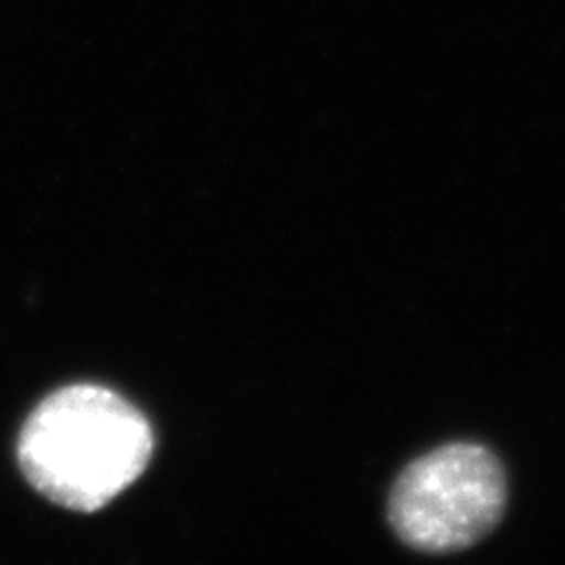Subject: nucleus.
<instances>
[{
    "instance_id": "f257e3e1",
    "label": "nucleus",
    "mask_w": 565,
    "mask_h": 565,
    "mask_svg": "<svg viewBox=\"0 0 565 565\" xmlns=\"http://www.w3.org/2000/svg\"><path fill=\"white\" fill-rule=\"evenodd\" d=\"M153 431L137 406L102 385L51 394L23 425L21 471L49 501L93 513L139 480Z\"/></svg>"
},
{
    "instance_id": "f03ea898",
    "label": "nucleus",
    "mask_w": 565,
    "mask_h": 565,
    "mask_svg": "<svg viewBox=\"0 0 565 565\" xmlns=\"http://www.w3.org/2000/svg\"><path fill=\"white\" fill-rule=\"evenodd\" d=\"M507 476L499 457L473 443L436 448L408 465L390 494V524L404 545L445 555L480 543L501 522Z\"/></svg>"
}]
</instances>
